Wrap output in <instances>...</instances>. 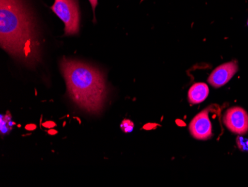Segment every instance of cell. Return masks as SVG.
Wrapping results in <instances>:
<instances>
[{"instance_id": "5", "label": "cell", "mask_w": 248, "mask_h": 187, "mask_svg": "<svg viewBox=\"0 0 248 187\" xmlns=\"http://www.w3.org/2000/svg\"><path fill=\"white\" fill-rule=\"evenodd\" d=\"M189 131L195 139L207 140L211 137L212 124L209 119L208 111L204 110L196 116L189 125Z\"/></svg>"}, {"instance_id": "6", "label": "cell", "mask_w": 248, "mask_h": 187, "mask_svg": "<svg viewBox=\"0 0 248 187\" xmlns=\"http://www.w3.org/2000/svg\"><path fill=\"white\" fill-rule=\"evenodd\" d=\"M237 71L238 65L235 61L221 64L210 74L209 84L216 88L221 87L228 84Z\"/></svg>"}, {"instance_id": "2", "label": "cell", "mask_w": 248, "mask_h": 187, "mask_svg": "<svg viewBox=\"0 0 248 187\" xmlns=\"http://www.w3.org/2000/svg\"><path fill=\"white\" fill-rule=\"evenodd\" d=\"M61 70L72 102L89 114H100L108 92L104 74L86 63L65 58L61 61Z\"/></svg>"}, {"instance_id": "9", "label": "cell", "mask_w": 248, "mask_h": 187, "mask_svg": "<svg viewBox=\"0 0 248 187\" xmlns=\"http://www.w3.org/2000/svg\"><path fill=\"white\" fill-rule=\"evenodd\" d=\"M89 2L91 3L92 7H93V12H94V19H95V16H94V12H95V8L97 7V2L98 0H89Z\"/></svg>"}, {"instance_id": "8", "label": "cell", "mask_w": 248, "mask_h": 187, "mask_svg": "<svg viewBox=\"0 0 248 187\" xmlns=\"http://www.w3.org/2000/svg\"><path fill=\"white\" fill-rule=\"evenodd\" d=\"M121 128L124 133H130L133 131L134 123L129 119H125L123 121L121 125Z\"/></svg>"}, {"instance_id": "3", "label": "cell", "mask_w": 248, "mask_h": 187, "mask_svg": "<svg viewBox=\"0 0 248 187\" xmlns=\"http://www.w3.org/2000/svg\"><path fill=\"white\" fill-rule=\"evenodd\" d=\"M51 9L63 22L65 35L79 33L80 12L77 0H54Z\"/></svg>"}, {"instance_id": "1", "label": "cell", "mask_w": 248, "mask_h": 187, "mask_svg": "<svg viewBox=\"0 0 248 187\" xmlns=\"http://www.w3.org/2000/svg\"><path fill=\"white\" fill-rule=\"evenodd\" d=\"M0 46L29 67L41 60L35 23L22 0H0Z\"/></svg>"}, {"instance_id": "7", "label": "cell", "mask_w": 248, "mask_h": 187, "mask_svg": "<svg viewBox=\"0 0 248 187\" xmlns=\"http://www.w3.org/2000/svg\"><path fill=\"white\" fill-rule=\"evenodd\" d=\"M209 95V87L205 83H196L189 88L188 100L191 104L203 102Z\"/></svg>"}, {"instance_id": "4", "label": "cell", "mask_w": 248, "mask_h": 187, "mask_svg": "<svg viewBox=\"0 0 248 187\" xmlns=\"http://www.w3.org/2000/svg\"><path fill=\"white\" fill-rule=\"evenodd\" d=\"M225 126L236 135H245L248 131V114L245 109L233 107L228 109L224 116Z\"/></svg>"}]
</instances>
